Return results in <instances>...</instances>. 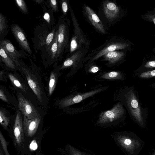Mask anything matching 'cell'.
Wrapping results in <instances>:
<instances>
[{
  "instance_id": "8d00e7d4",
  "label": "cell",
  "mask_w": 155,
  "mask_h": 155,
  "mask_svg": "<svg viewBox=\"0 0 155 155\" xmlns=\"http://www.w3.org/2000/svg\"><path fill=\"white\" fill-rule=\"evenodd\" d=\"M152 155H155V150H154Z\"/></svg>"
},
{
  "instance_id": "83f0119b",
  "label": "cell",
  "mask_w": 155,
  "mask_h": 155,
  "mask_svg": "<svg viewBox=\"0 0 155 155\" xmlns=\"http://www.w3.org/2000/svg\"><path fill=\"white\" fill-rule=\"evenodd\" d=\"M139 77L143 78H147L155 77V70L143 72L140 74Z\"/></svg>"
},
{
  "instance_id": "8992f818",
  "label": "cell",
  "mask_w": 155,
  "mask_h": 155,
  "mask_svg": "<svg viewBox=\"0 0 155 155\" xmlns=\"http://www.w3.org/2000/svg\"><path fill=\"white\" fill-rule=\"evenodd\" d=\"M18 99L19 109L24 116L31 119L40 115L32 104L22 95H19Z\"/></svg>"
},
{
  "instance_id": "44dd1931",
  "label": "cell",
  "mask_w": 155,
  "mask_h": 155,
  "mask_svg": "<svg viewBox=\"0 0 155 155\" xmlns=\"http://www.w3.org/2000/svg\"><path fill=\"white\" fill-rule=\"evenodd\" d=\"M102 78L107 79H120L122 78L121 74L119 72L112 71L106 73L102 76Z\"/></svg>"
},
{
  "instance_id": "277c9868",
  "label": "cell",
  "mask_w": 155,
  "mask_h": 155,
  "mask_svg": "<svg viewBox=\"0 0 155 155\" xmlns=\"http://www.w3.org/2000/svg\"><path fill=\"white\" fill-rule=\"evenodd\" d=\"M88 51V49L83 48L69 56L64 61L61 66V69L72 67L77 68L84 61L86 55Z\"/></svg>"
},
{
  "instance_id": "1f68e13d",
  "label": "cell",
  "mask_w": 155,
  "mask_h": 155,
  "mask_svg": "<svg viewBox=\"0 0 155 155\" xmlns=\"http://www.w3.org/2000/svg\"><path fill=\"white\" fill-rule=\"evenodd\" d=\"M50 4L52 9L55 11L58 9V6L57 1L56 0H50L49 1Z\"/></svg>"
},
{
  "instance_id": "8fae6325",
  "label": "cell",
  "mask_w": 155,
  "mask_h": 155,
  "mask_svg": "<svg viewBox=\"0 0 155 155\" xmlns=\"http://www.w3.org/2000/svg\"><path fill=\"white\" fill-rule=\"evenodd\" d=\"M25 74L28 85L40 102L42 101V93L38 83L33 74L28 70L22 68Z\"/></svg>"
},
{
  "instance_id": "5b68a950",
  "label": "cell",
  "mask_w": 155,
  "mask_h": 155,
  "mask_svg": "<svg viewBox=\"0 0 155 155\" xmlns=\"http://www.w3.org/2000/svg\"><path fill=\"white\" fill-rule=\"evenodd\" d=\"M124 112V110L122 106L120 103H118L111 109L102 113L97 121V124L112 122L120 117Z\"/></svg>"
},
{
  "instance_id": "9c48e42d",
  "label": "cell",
  "mask_w": 155,
  "mask_h": 155,
  "mask_svg": "<svg viewBox=\"0 0 155 155\" xmlns=\"http://www.w3.org/2000/svg\"><path fill=\"white\" fill-rule=\"evenodd\" d=\"M103 88H100L83 94H79L74 96L65 99L60 103L62 107H66L74 104L79 103L84 99L101 91Z\"/></svg>"
},
{
  "instance_id": "ffe728a7",
  "label": "cell",
  "mask_w": 155,
  "mask_h": 155,
  "mask_svg": "<svg viewBox=\"0 0 155 155\" xmlns=\"http://www.w3.org/2000/svg\"><path fill=\"white\" fill-rule=\"evenodd\" d=\"M58 32L57 30L55 33L54 38L51 45V57L52 60H53L55 58L58 50Z\"/></svg>"
},
{
  "instance_id": "e0dca14e",
  "label": "cell",
  "mask_w": 155,
  "mask_h": 155,
  "mask_svg": "<svg viewBox=\"0 0 155 155\" xmlns=\"http://www.w3.org/2000/svg\"><path fill=\"white\" fill-rule=\"evenodd\" d=\"M125 53L122 51L117 50L109 52L102 57L103 61L108 62L110 65H114L122 61L125 56Z\"/></svg>"
},
{
  "instance_id": "7a4b0ae2",
  "label": "cell",
  "mask_w": 155,
  "mask_h": 155,
  "mask_svg": "<svg viewBox=\"0 0 155 155\" xmlns=\"http://www.w3.org/2000/svg\"><path fill=\"white\" fill-rule=\"evenodd\" d=\"M128 46L116 37L107 40L102 45L91 51L84 61L88 60V63L94 62L109 52L125 49Z\"/></svg>"
},
{
  "instance_id": "836d02e7",
  "label": "cell",
  "mask_w": 155,
  "mask_h": 155,
  "mask_svg": "<svg viewBox=\"0 0 155 155\" xmlns=\"http://www.w3.org/2000/svg\"><path fill=\"white\" fill-rule=\"evenodd\" d=\"M30 148L32 150H35L38 148V145L35 140H33L30 143Z\"/></svg>"
},
{
  "instance_id": "ba28073f",
  "label": "cell",
  "mask_w": 155,
  "mask_h": 155,
  "mask_svg": "<svg viewBox=\"0 0 155 155\" xmlns=\"http://www.w3.org/2000/svg\"><path fill=\"white\" fill-rule=\"evenodd\" d=\"M11 30L15 38L21 48L30 54L31 50L28 42L26 36L23 30L17 24L11 26Z\"/></svg>"
},
{
  "instance_id": "f1b7e54d",
  "label": "cell",
  "mask_w": 155,
  "mask_h": 155,
  "mask_svg": "<svg viewBox=\"0 0 155 155\" xmlns=\"http://www.w3.org/2000/svg\"><path fill=\"white\" fill-rule=\"evenodd\" d=\"M55 33L54 30H53L52 32L50 33L48 35L46 40V43L47 45L49 47L51 45L54 38Z\"/></svg>"
},
{
  "instance_id": "6da1fadb",
  "label": "cell",
  "mask_w": 155,
  "mask_h": 155,
  "mask_svg": "<svg viewBox=\"0 0 155 155\" xmlns=\"http://www.w3.org/2000/svg\"><path fill=\"white\" fill-rule=\"evenodd\" d=\"M116 142L127 155H137L144 145V142L136 134L124 132L114 136Z\"/></svg>"
},
{
  "instance_id": "f546056e",
  "label": "cell",
  "mask_w": 155,
  "mask_h": 155,
  "mask_svg": "<svg viewBox=\"0 0 155 155\" xmlns=\"http://www.w3.org/2000/svg\"><path fill=\"white\" fill-rule=\"evenodd\" d=\"M62 11L64 15H66L68 9V5L66 0H62L61 2Z\"/></svg>"
},
{
  "instance_id": "30bf717a",
  "label": "cell",
  "mask_w": 155,
  "mask_h": 155,
  "mask_svg": "<svg viewBox=\"0 0 155 155\" xmlns=\"http://www.w3.org/2000/svg\"><path fill=\"white\" fill-rule=\"evenodd\" d=\"M41 119V115L31 119L24 116L23 125L26 134L29 136L34 134L37 130Z\"/></svg>"
},
{
  "instance_id": "d6986e66",
  "label": "cell",
  "mask_w": 155,
  "mask_h": 155,
  "mask_svg": "<svg viewBox=\"0 0 155 155\" xmlns=\"http://www.w3.org/2000/svg\"><path fill=\"white\" fill-rule=\"evenodd\" d=\"M0 59L8 68L15 70L16 66L14 62L6 54L3 48L0 46Z\"/></svg>"
},
{
  "instance_id": "603a6c76",
  "label": "cell",
  "mask_w": 155,
  "mask_h": 155,
  "mask_svg": "<svg viewBox=\"0 0 155 155\" xmlns=\"http://www.w3.org/2000/svg\"><path fill=\"white\" fill-rule=\"evenodd\" d=\"M56 84V79L55 75L53 72H52L50 75L48 93L51 95L55 89Z\"/></svg>"
},
{
  "instance_id": "7402d4cb",
  "label": "cell",
  "mask_w": 155,
  "mask_h": 155,
  "mask_svg": "<svg viewBox=\"0 0 155 155\" xmlns=\"http://www.w3.org/2000/svg\"><path fill=\"white\" fill-rule=\"evenodd\" d=\"M8 76L11 82L15 86L20 89L24 92L26 93V88L17 78L11 74H9Z\"/></svg>"
},
{
  "instance_id": "4fadbf2b",
  "label": "cell",
  "mask_w": 155,
  "mask_h": 155,
  "mask_svg": "<svg viewBox=\"0 0 155 155\" xmlns=\"http://www.w3.org/2000/svg\"><path fill=\"white\" fill-rule=\"evenodd\" d=\"M0 46L4 50L6 54L10 57L17 65L19 64L17 59L22 57V55L16 50L12 44L7 39L0 41Z\"/></svg>"
},
{
  "instance_id": "4dcf8cb0",
  "label": "cell",
  "mask_w": 155,
  "mask_h": 155,
  "mask_svg": "<svg viewBox=\"0 0 155 155\" xmlns=\"http://www.w3.org/2000/svg\"><path fill=\"white\" fill-rule=\"evenodd\" d=\"M92 62L93 64L91 65L88 69V71L90 72L95 73L97 72L99 70V68L98 66L95 65H93V62Z\"/></svg>"
},
{
  "instance_id": "484cf974",
  "label": "cell",
  "mask_w": 155,
  "mask_h": 155,
  "mask_svg": "<svg viewBox=\"0 0 155 155\" xmlns=\"http://www.w3.org/2000/svg\"><path fill=\"white\" fill-rule=\"evenodd\" d=\"M15 1L17 5L22 11L25 14H27L28 8L25 1L23 0H16Z\"/></svg>"
},
{
  "instance_id": "7c38bea8",
  "label": "cell",
  "mask_w": 155,
  "mask_h": 155,
  "mask_svg": "<svg viewBox=\"0 0 155 155\" xmlns=\"http://www.w3.org/2000/svg\"><path fill=\"white\" fill-rule=\"evenodd\" d=\"M103 9L105 16L110 20L116 19L120 12V8L116 4L108 1L103 2Z\"/></svg>"
},
{
  "instance_id": "52a82bcc",
  "label": "cell",
  "mask_w": 155,
  "mask_h": 155,
  "mask_svg": "<svg viewBox=\"0 0 155 155\" xmlns=\"http://www.w3.org/2000/svg\"><path fill=\"white\" fill-rule=\"evenodd\" d=\"M83 8L86 17L93 26L100 33L106 34L107 32L103 24L93 10L86 5Z\"/></svg>"
},
{
  "instance_id": "d4e9b609",
  "label": "cell",
  "mask_w": 155,
  "mask_h": 155,
  "mask_svg": "<svg viewBox=\"0 0 155 155\" xmlns=\"http://www.w3.org/2000/svg\"><path fill=\"white\" fill-rule=\"evenodd\" d=\"M68 148L70 155H87L86 153L82 152L74 147L68 145Z\"/></svg>"
},
{
  "instance_id": "2e32d148",
  "label": "cell",
  "mask_w": 155,
  "mask_h": 155,
  "mask_svg": "<svg viewBox=\"0 0 155 155\" xmlns=\"http://www.w3.org/2000/svg\"><path fill=\"white\" fill-rule=\"evenodd\" d=\"M23 125L21 114L18 111L15 119L14 131L15 140L19 144L22 143L23 139Z\"/></svg>"
},
{
  "instance_id": "5bb4252c",
  "label": "cell",
  "mask_w": 155,
  "mask_h": 155,
  "mask_svg": "<svg viewBox=\"0 0 155 155\" xmlns=\"http://www.w3.org/2000/svg\"><path fill=\"white\" fill-rule=\"evenodd\" d=\"M128 99V103L132 114L140 126L143 127L144 123L140 114L138 101L131 93H130Z\"/></svg>"
},
{
  "instance_id": "4316f807",
  "label": "cell",
  "mask_w": 155,
  "mask_h": 155,
  "mask_svg": "<svg viewBox=\"0 0 155 155\" xmlns=\"http://www.w3.org/2000/svg\"><path fill=\"white\" fill-rule=\"evenodd\" d=\"M6 27V23L5 18L3 15L0 13V34L1 35L5 31Z\"/></svg>"
},
{
  "instance_id": "d590c367",
  "label": "cell",
  "mask_w": 155,
  "mask_h": 155,
  "mask_svg": "<svg viewBox=\"0 0 155 155\" xmlns=\"http://www.w3.org/2000/svg\"><path fill=\"white\" fill-rule=\"evenodd\" d=\"M34 1L38 3H41L43 1V0H35Z\"/></svg>"
},
{
  "instance_id": "3957f363",
  "label": "cell",
  "mask_w": 155,
  "mask_h": 155,
  "mask_svg": "<svg viewBox=\"0 0 155 155\" xmlns=\"http://www.w3.org/2000/svg\"><path fill=\"white\" fill-rule=\"evenodd\" d=\"M57 31L58 48L56 58L60 56L64 50L68 49L69 46V29L68 25L64 23L61 24Z\"/></svg>"
},
{
  "instance_id": "9a60e30c",
  "label": "cell",
  "mask_w": 155,
  "mask_h": 155,
  "mask_svg": "<svg viewBox=\"0 0 155 155\" xmlns=\"http://www.w3.org/2000/svg\"><path fill=\"white\" fill-rule=\"evenodd\" d=\"M69 8L74 27V34L76 35L84 43L85 47L88 49L90 44V41L87 38L83 31L80 28L74 12L69 5Z\"/></svg>"
},
{
  "instance_id": "ac0fdd59",
  "label": "cell",
  "mask_w": 155,
  "mask_h": 155,
  "mask_svg": "<svg viewBox=\"0 0 155 155\" xmlns=\"http://www.w3.org/2000/svg\"><path fill=\"white\" fill-rule=\"evenodd\" d=\"M83 48H86L78 36L74 34L71 38L70 45V55Z\"/></svg>"
},
{
  "instance_id": "cb8c5ba5",
  "label": "cell",
  "mask_w": 155,
  "mask_h": 155,
  "mask_svg": "<svg viewBox=\"0 0 155 155\" xmlns=\"http://www.w3.org/2000/svg\"><path fill=\"white\" fill-rule=\"evenodd\" d=\"M9 122V119L6 116L5 111L2 110H0V123L1 124L3 127H5L8 125Z\"/></svg>"
},
{
  "instance_id": "d6a6232c",
  "label": "cell",
  "mask_w": 155,
  "mask_h": 155,
  "mask_svg": "<svg viewBox=\"0 0 155 155\" xmlns=\"http://www.w3.org/2000/svg\"><path fill=\"white\" fill-rule=\"evenodd\" d=\"M144 67L146 68H155V61H148L145 64Z\"/></svg>"
},
{
  "instance_id": "74e56055",
  "label": "cell",
  "mask_w": 155,
  "mask_h": 155,
  "mask_svg": "<svg viewBox=\"0 0 155 155\" xmlns=\"http://www.w3.org/2000/svg\"><path fill=\"white\" fill-rule=\"evenodd\" d=\"M153 22H154V24L155 25V18H154L153 19Z\"/></svg>"
},
{
  "instance_id": "e575fe53",
  "label": "cell",
  "mask_w": 155,
  "mask_h": 155,
  "mask_svg": "<svg viewBox=\"0 0 155 155\" xmlns=\"http://www.w3.org/2000/svg\"><path fill=\"white\" fill-rule=\"evenodd\" d=\"M0 98L2 100L5 102H7L8 101V100L6 95L1 89L0 90Z\"/></svg>"
}]
</instances>
